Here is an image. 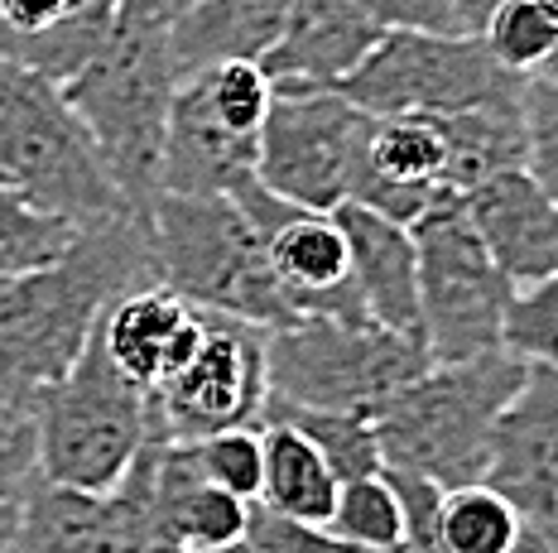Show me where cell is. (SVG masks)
Returning a JSON list of instances; mask_svg holds the SVG:
<instances>
[{
	"mask_svg": "<svg viewBox=\"0 0 558 553\" xmlns=\"http://www.w3.org/2000/svg\"><path fill=\"white\" fill-rule=\"evenodd\" d=\"M380 29H424V34H472L452 0H352Z\"/></svg>",
	"mask_w": 558,
	"mask_h": 553,
	"instance_id": "cell-37",
	"label": "cell"
},
{
	"mask_svg": "<svg viewBox=\"0 0 558 553\" xmlns=\"http://www.w3.org/2000/svg\"><path fill=\"white\" fill-rule=\"evenodd\" d=\"M15 520H20V505H5V511H0V553L10 549V534H15Z\"/></svg>",
	"mask_w": 558,
	"mask_h": 553,
	"instance_id": "cell-39",
	"label": "cell"
},
{
	"mask_svg": "<svg viewBox=\"0 0 558 553\" xmlns=\"http://www.w3.org/2000/svg\"><path fill=\"white\" fill-rule=\"evenodd\" d=\"M501 352L525 366H554L558 371V270L510 294Z\"/></svg>",
	"mask_w": 558,
	"mask_h": 553,
	"instance_id": "cell-31",
	"label": "cell"
},
{
	"mask_svg": "<svg viewBox=\"0 0 558 553\" xmlns=\"http://www.w3.org/2000/svg\"><path fill=\"white\" fill-rule=\"evenodd\" d=\"M260 419L289 423L308 438L323 453V463L332 467L337 481H362L376 477L380 467V438H376V419L371 414H347V409H308V405H289V400L265 395ZM255 419V423H260Z\"/></svg>",
	"mask_w": 558,
	"mask_h": 553,
	"instance_id": "cell-26",
	"label": "cell"
},
{
	"mask_svg": "<svg viewBox=\"0 0 558 553\" xmlns=\"http://www.w3.org/2000/svg\"><path fill=\"white\" fill-rule=\"evenodd\" d=\"M332 217L347 232V250H352V280L362 290L366 318L386 332L424 342V314H418V250L414 232L390 217L371 212V207L342 202Z\"/></svg>",
	"mask_w": 558,
	"mask_h": 553,
	"instance_id": "cell-20",
	"label": "cell"
},
{
	"mask_svg": "<svg viewBox=\"0 0 558 553\" xmlns=\"http://www.w3.org/2000/svg\"><path fill=\"white\" fill-rule=\"evenodd\" d=\"M203 337H207V314L183 304L169 284L131 290L101 314V342H107L111 361L145 390L179 376L197 356Z\"/></svg>",
	"mask_w": 558,
	"mask_h": 553,
	"instance_id": "cell-19",
	"label": "cell"
},
{
	"mask_svg": "<svg viewBox=\"0 0 558 553\" xmlns=\"http://www.w3.org/2000/svg\"><path fill=\"white\" fill-rule=\"evenodd\" d=\"M452 5H458V15H462V25H468L472 34L486 25V15H492L496 5H501V0H452Z\"/></svg>",
	"mask_w": 558,
	"mask_h": 553,
	"instance_id": "cell-38",
	"label": "cell"
},
{
	"mask_svg": "<svg viewBox=\"0 0 558 553\" xmlns=\"http://www.w3.org/2000/svg\"><path fill=\"white\" fill-rule=\"evenodd\" d=\"M270 270L284 290L294 318H332V322H371L362 290L352 280V250L332 212L294 207L279 226L265 232Z\"/></svg>",
	"mask_w": 558,
	"mask_h": 553,
	"instance_id": "cell-16",
	"label": "cell"
},
{
	"mask_svg": "<svg viewBox=\"0 0 558 553\" xmlns=\"http://www.w3.org/2000/svg\"><path fill=\"white\" fill-rule=\"evenodd\" d=\"M520 91L438 116V131H444V145H448L452 193H468L492 174H506V169H525V111H520Z\"/></svg>",
	"mask_w": 558,
	"mask_h": 553,
	"instance_id": "cell-24",
	"label": "cell"
},
{
	"mask_svg": "<svg viewBox=\"0 0 558 553\" xmlns=\"http://www.w3.org/2000/svg\"><path fill=\"white\" fill-rule=\"evenodd\" d=\"M179 77L173 5L169 0H121L101 49L73 83H63V101L92 135L116 193L145 222L165 193L159 159H165V125Z\"/></svg>",
	"mask_w": 558,
	"mask_h": 553,
	"instance_id": "cell-2",
	"label": "cell"
},
{
	"mask_svg": "<svg viewBox=\"0 0 558 553\" xmlns=\"http://www.w3.org/2000/svg\"><path fill=\"white\" fill-rule=\"evenodd\" d=\"M530 366L510 352H486L472 361L428 366L404 390H395L376 409L380 463L418 471L444 491L472 487L486 471L492 429L501 419Z\"/></svg>",
	"mask_w": 558,
	"mask_h": 553,
	"instance_id": "cell-3",
	"label": "cell"
},
{
	"mask_svg": "<svg viewBox=\"0 0 558 553\" xmlns=\"http://www.w3.org/2000/svg\"><path fill=\"white\" fill-rule=\"evenodd\" d=\"M39 481V414L0 405V511L20 505Z\"/></svg>",
	"mask_w": 558,
	"mask_h": 553,
	"instance_id": "cell-34",
	"label": "cell"
},
{
	"mask_svg": "<svg viewBox=\"0 0 558 553\" xmlns=\"http://www.w3.org/2000/svg\"><path fill=\"white\" fill-rule=\"evenodd\" d=\"M520 111H525V169L558 198V83L525 77Z\"/></svg>",
	"mask_w": 558,
	"mask_h": 553,
	"instance_id": "cell-33",
	"label": "cell"
},
{
	"mask_svg": "<svg viewBox=\"0 0 558 553\" xmlns=\"http://www.w3.org/2000/svg\"><path fill=\"white\" fill-rule=\"evenodd\" d=\"M410 232L418 250V314H424L428 361L448 366L501 352V328L515 284L482 246L462 193L444 188Z\"/></svg>",
	"mask_w": 558,
	"mask_h": 553,
	"instance_id": "cell-8",
	"label": "cell"
},
{
	"mask_svg": "<svg viewBox=\"0 0 558 553\" xmlns=\"http://www.w3.org/2000/svg\"><path fill=\"white\" fill-rule=\"evenodd\" d=\"M270 395L265 380V332L236 318L207 314V337L197 356L165 385L145 390L149 438L165 443H197L222 429L260 419Z\"/></svg>",
	"mask_w": 558,
	"mask_h": 553,
	"instance_id": "cell-11",
	"label": "cell"
},
{
	"mask_svg": "<svg viewBox=\"0 0 558 553\" xmlns=\"http://www.w3.org/2000/svg\"><path fill=\"white\" fill-rule=\"evenodd\" d=\"M525 529V515L492 491L486 481L458 487L444 495L438 515V553H510V544Z\"/></svg>",
	"mask_w": 558,
	"mask_h": 553,
	"instance_id": "cell-27",
	"label": "cell"
},
{
	"mask_svg": "<svg viewBox=\"0 0 558 553\" xmlns=\"http://www.w3.org/2000/svg\"><path fill=\"white\" fill-rule=\"evenodd\" d=\"M145 284H159V265L135 212L77 226L53 265L0 280V405L39 414L44 390L73 371L101 314Z\"/></svg>",
	"mask_w": 558,
	"mask_h": 553,
	"instance_id": "cell-1",
	"label": "cell"
},
{
	"mask_svg": "<svg viewBox=\"0 0 558 553\" xmlns=\"http://www.w3.org/2000/svg\"><path fill=\"white\" fill-rule=\"evenodd\" d=\"M332 534L337 549H390L404 539V515H400V501H395L386 471L376 477H362V481H342L337 491V505L323 525Z\"/></svg>",
	"mask_w": 558,
	"mask_h": 553,
	"instance_id": "cell-29",
	"label": "cell"
},
{
	"mask_svg": "<svg viewBox=\"0 0 558 553\" xmlns=\"http://www.w3.org/2000/svg\"><path fill=\"white\" fill-rule=\"evenodd\" d=\"M476 34L486 39V49H492L496 63L510 67V73H520V77H530V73H539L544 59L554 53L558 20L544 15L534 0H501Z\"/></svg>",
	"mask_w": 558,
	"mask_h": 553,
	"instance_id": "cell-30",
	"label": "cell"
},
{
	"mask_svg": "<svg viewBox=\"0 0 558 553\" xmlns=\"http://www.w3.org/2000/svg\"><path fill=\"white\" fill-rule=\"evenodd\" d=\"M241 495L203 477L193 443H165L155 453V539L173 549H227L246 534Z\"/></svg>",
	"mask_w": 558,
	"mask_h": 553,
	"instance_id": "cell-22",
	"label": "cell"
},
{
	"mask_svg": "<svg viewBox=\"0 0 558 553\" xmlns=\"http://www.w3.org/2000/svg\"><path fill=\"white\" fill-rule=\"evenodd\" d=\"M428 347L376 322L299 318L289 328L265 332V380L270 395L308 409L371 414L395 390L428 371Z\"/></svg>",
	"mask_w": 558,
	"mask_h": 553,
	"instance_id": "cell-7",
	"label": "cell"
},
{
	"mask_svg": "<svg viewBox=\"0 0 558 553\" xmlns=\"http://www.w3.org/2000/svg\"><path fill=\"white\" fill-rule=\"evenodd\" d=\"M260 140L241 135L213 111L203 83L193 73L179 77L165 125V159H159V188L165 193H236L255 179Z\"/></svg>",
	"mask_w": 558,
	"mask_h": 553,
	"instance_id": "cell-18",
	"label": "cell"
},
{
	"mask_svg": "<svg viewBox=\"0 0 558 553\" xmlns=\"http://www.w3.org/2000/svg\"><path fill=\"white\" fill-rule=\"evenodd\" d=\"M260 443H265V477H260V501L279 515H294L304 525H328L337 491L342 481L332 477V467L323 463V453L308 443L299 429L275 419H260Z\"/></svg>",
	"mask_w": 558,
	"mask_h": 553,
	"instance_id": "cell-25",
	"label": "cell"
},
{
	"mask_svg": "<svg viewBox=\"0 0 558 553\" xmlns=\"http://www.w3.org/2000/svg\"><path fill=\"white\" fill-rule=\"evenodd\" d=\"M534 5H539L544 15H554V20H558V0H534Z\"/></svg>",
	"mask_w": 558,
	"mask_h": 553,
	"instance_id": "cell-43",
	"label": "cell"
},
{
	"mask_svg": "<svg viewBox=\"0 0 558 553\" xmlns=\"http://www.w3.org/2000/svg\"><path fill=\"white\" fill-rule=\"evenodd\" d=\"M530 77H549V83H558V44H554V53H549V59H544L539 73H530Z\"/></svg>",
	"mask_w": 558,
	"mask_h": 553,
	"instance_id": "cell-42",
	"label": "cell"
},
{
	"mask_svg": "<svg viewBox=\"0 0 558 553\" xmlns=\"http://www.w3.org/2000/svg\"><path fill=\"white\" fill-rule=\"evenodd\" d=\"M73 236H77V222L39 207L15 183L0 179V280H15V274L53 265Z\"/></svg>",
	"mask_w": 558,
	"mask_h": 553,
	"instance_id": "cell-28",
	"label": "cell"
},
{
	"mask_svg": "<svg viewBox=\"0 0 558 553\" xmlns=\"http://www.w3.org/2000/svg\"><path fill=\"white\" fill-rule=\"evenodd\" d=\"M400 501V515H404V539L418 549V553H438V515H444V487L418 471H400V467H380Z\"/></svg>",
	"mask_w": 558,
	"mask_h": 553,
	"instance_id": "cell-36",
	"label": "cell"
},
{
	"mask_svg": "<svg viewBox=\"0 0 558 553\" xmlns=\"http://www.w3.org/2000/svg\"><path fill=\"white\" fill-rule=\"evenodd\" d=\"M380 34L386 29L352 0H294L279 39L265 49L260 73L275 91H337L366 63Z\"/></svg>",
	"mask_w": 558,
	"mask_h": 553,
	"instance_id": "cell-15",
	"label": "cell"
},
{
	"mask_svg": "<svg viewBox=\"0 0 558 553\" xmlns=\"http://www.w3.org/2000/svg\"><path fill=\"white\" fill-rule=\"evenodd\" d=\"M169 5H173V10H183V5H193V0H169Z\"/></svg>",
	"mask_w": 558,
	"mask_h": 553,
	"instance_id": "cell-44",
	"label": "cell"
},
{
	"mask_svg": "<svg viewBox=\"0 0 558 553\" xmlns=\"http://www.w3.org/2000/svg\"><path fill=\"white\" fill-rule=\"evenodd\" d=\"M149 438L145 385L111 361L101 322L83 356L39 400V481L107 495Z\"/></svg>",
	"mask_w": 558,
	"mask_h": 553,
	"instance_id": "cell-6",
	"label": "cell"
},
{
	"mask_svg": "<svg viewBox=\"0 0 558 553\" xmlns=\"http://www.w3.org/2000/svg\"><path fill=\"white\" fill-rule=\"evenodd\" d=\"M121 0H0V59L73 83L107 39Z\"/></svg>",
	"mask_w": 558,
	"mask_h": 553,
	"instance_id": "cell-21",
	"label": "cell"
},
{
	"mask_svg": "<svg viewBox=\"0 0 558 553\" xmlns=\"http://www.w3.org/2000/svg\"><path fill=\"white\" fill-rule=\"evenodd\" d=\"M149 241L159 284H169L183 304L260 332L299 322L270 270L265 236L231 193H159Z\"/></svg>",
	"mask_w": 558,
	"mask_h": 553,
	"instance_id": "cell-4",
	"label": "cell"
},
{
	"mask_svg": "<svg viewBox=\"0 0 558 553\" xmlns=\"http://www.w3.org/2000/svg\"><path fill=\"white\" fill-rule=\"evenodd\" d=\"M294 0H193L173 10V59L179 73L217 63H260L279 39Z\"/></svg>",
	"mask_w": 558,
	"mask_h": 553,
	"instance_id": "cell-23",
	"label": "cell"
},
{
	"mask_svg": "<svg viewBox=\"0 0 558 553\" xmlns=\"http://www.w3.org/2000/svg\"><path fill=\"white\" fill-rule=\"evenodd\" d=\"M482 481L501 491L525 520L558 515V371L530 366L492 429Z\"/></svg>",
	"mask_w": 558,
	"mask_h": 553,
	"instance_id": "cell-13",
	"label": "cell"
},
{
	"mask_svg": "<svg viewBox=\"0 0 558 553\" xmlns=\"http://www.w3.org/2000/svg\"><path fill=\"white\" fill-rule=\"evenodd\" d=\"M342 553H418L410 539H400V544H390V549H342Z\"/></svg>",
	"mask_w": 558,
	"mask_h": 553,
	"instance_id": "cell-41",
	"label": "cell"
},
{
	"mask_svg": "<svg viewBox=\"0 0 558 553\" xmlns=\"http://www.w3.org/2000/svg\"><path fill=\"white\" fill-rule=\"evenodd\" d=\"M155 453L159 438H145L107 495L34 481L5 553H155Z\"/></svg>",
	"mask_w": 558,
	"mask_h": 553,
	"instance_id": "cell-12",
	"label": "cell"
},
{
	"mask_svg": "<svg viewBox=\"0 0 558 553\" xmlns=\"http://www.w3.org/2000/svg\"><path fill=\"white\" fill-rule=\"evenodd\" d=\"M448 188V145L438 116H376L347 202L414 226Z\"/></svg>",
	"mask_w": 558,
	"mask_h": 553,
	"instance_id": "cell-14",
	"label": "cell"
},
{
	"mask_svg": "<svg viewBox=\"0 0 558 553\" xmlns=\"http://www.w3.org/2000/svg\"><path fill=\"white\" fill-rule=\"evenodd\" d=\"M468 217L510 284H534L558 270V198L530 169H506L462 193Z\"/></svg>",
	"mask_w": 558,
	"mask_h": 553,
	"instance_id": "cell-17",
	"label": "cell"
},
{
	"mask_svg": "<svg viewBox=\"0 0 558 553\" xmlns=\"http://www.w3.org/2000/svg\"><path fill=\"white\" fill-rule=\"evenodd\" d=\"M197 467L213 487H222L241 501H260V477H265V443L255 423H241V429H222L213 438H197L193 443Z\"/></svg>",
	"mask_w": 558,
	"mask_h": 553,
	"instance_id": "cell-32",
	"label": "cell"
},
{
	"mask_svg": "<svg viewBox=\"0 0 558 553\" xmlns=\"http://www.w3.org/2000/svg\"><path fill=\"white\" fill-rule=\"evenodd\" d=\"M155 553H251L246 544H227V549H173V544H159Z\"/></svg>",
	"mask_w": 558,
	"mask_h": 553,
	"instance_id": "cell-40",
	"label": "cell"
},
{
	"mask_svg": "<svg viewBox=\"0 0 558 553\" xmlns=\"http://www.w3.org/2000/svg\"><path fill=\"white\" fill-rule=\"evenodd\" d=\"M371 121L376 116L352 107L342 91H275L260 125L255 179L294 207L332 212L352 193Z\"/></svg>",
	"mask_w": 558,
	"mask_h": 553,
	"instance_id": "cell-10",
	"label": "cell"
},
{
	"mask_svg": "<svg viewBox=\"0 0 558 553\" xmlns=\"http://www.w3.org/2000/svg\"><path fill=\"white\" fill-rule=\"evenodd\" d=\"M241 544L251 553H342L332 544L328 529L304 525L294 515H279L265 501L246 505V534H241Z\"/></svg>",
	"mask_w": 558,
	"mask_h": 553,
	"instance_id": "cell-35",
	"label": "cell"
},
{
	"mask_svg": "<svg viewBox=\"0 0 558 553\" xmlns=\"http://www.w3.org/2000/svg\"><path fill=\"white\" fill-rule=\"evenodd\" d=\"M525 77L496 63L482 34L386 29L337 91L371 116H448L515 97Z\"/></svg>",
	"mask_w": 558,
	"mask_h": 553,
	"instance_id": "cell-9",
	"label": "cell"
},
{
	"mask_svg": "<svg viewBox=\"0 0 558 553\" xmlns=\"http://www.w3.org/2000/svg\"><path fill=\"white\" fill-rule=\"evenodd\" d=\"M0 179L77 226L131 212L63 87L10 59H0Z\"/></svg>",
	"mask_w": 558,
	"mask_h": 553,
	"instance_id": "cell-5",
	"label": "cell"
}]
</instances>
